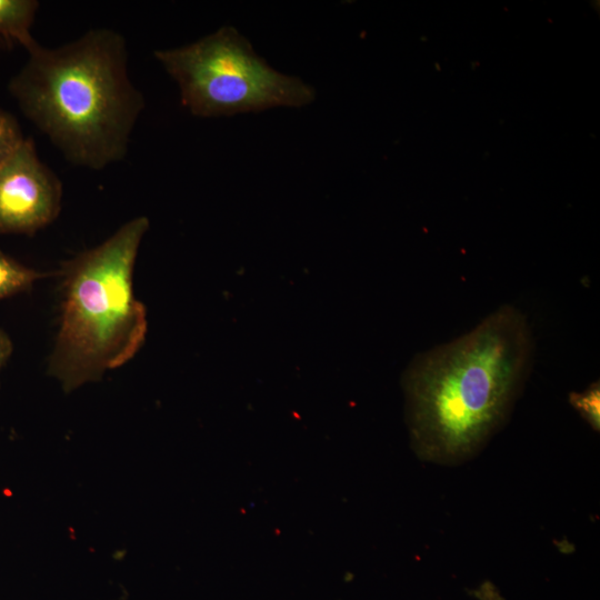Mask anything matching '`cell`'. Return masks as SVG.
Returning a JSON list of instances; mask_svg holds the SVG:
<instances>
[{
    "mask_svg": "<svg viewBox=\"0 0 600 600\" xmlns=\"http://www.w3.org/2000/svg\"><path fill=\"white\" fill-rule=\"evenodd\" d=\"M62 184L24 138L0 164V233L33 234L59 214Z\"/></svg>",
    "mask_w": 600,
    "mask_h": 600,
    "instance_id": "5",
    "label": "cell"
},
{
    "mask_svg": "<svg viewBox=\"0 0 600 600\" xmlns=\"http://www.w3.org/2000/svg\"><path fill=\"white\" fill-rule=\"evenodd\" d=\"M24 137L17 119L0 109V164L20 146Z\"/></svg>",
    "mask_w": 600,
    "mask_h": 600,
    "instance_id": "9",
    "label": "cell"
},
{
    "mask_svg": "<svg viewBox=\"0 0 600 600\" xmlns=\"http://www.w3.org/2000/svg\"><path fill=\"white\" fill-rule=\"evenodd\" d=\"M533 346L527 318L504 304L468 333L417 354L403 389L418 456L451 466L476 456L507 422Z\"/></svg>",
    "mask_w": 600,
    "mask_h": 600,
    "instance_id": "1",
    "label": "cell"
},
{
    "mask_svg": "<svg viewBox=\"0 0 600 600\" xmlns=\"http://www.w3.org/2000/svg\"><path fill=\"white\" fill-rule=\"evenodd\" d=\"M47 273L28 268L0 250V300L30 289Z\"/></svg>",
    "mask_w": 600,
    "mask_h": 600,
    "instance_id": "7",
    "label": "cell"
},
{
    "mask_svg": "<svg viewBox=\"0 0 600 600\" xmlns=\"http://www.w3.org/2000/svg\"><path fill=\"white\" fill-rule=\"evenodd\" d=\"M39 2L36 0H0V41L28 48L34 40L31 27Z\"/></svg>",
    "mask_w": 600,
    "mask_h": 600,
    "instance_id": "6",
    "label": "cell"
},
{
    "mask_svg": "<svg viewBox=\"0 0 600 600\" xmlns=\"http://www.w3.org/2000/svg\"><path fill=\"white\" fill-rule=\"evenodd\" d=\"M9 90L23 114L73 166L122 160L144 98L130 79L126 39L91 29L56 48L33 41Z\"/></svg>",
    "mask_w": 600,
    "mask_h": 600,
    "instance_id": "2",
    "label": "cell"
},
{
    "mask_svg": "<svg viewBox=\"0 0 600 600\" xmlns=\"http://www.w3.org/2000/svg\"><path fill=\"white\" fill-rule=\"evenodd\" d=\"M569 402L594 431H599V426H600L599 381L592 382L581 392H571L569 396Z\"/></svg>",
    "mask_w": 600,
    "mask_h": 600,
    "instance_id": "8",
    "label": "cell"
},
{
    "mask_svg": "<svg viewBox=\"0 0 600 600\" xmlns=\"http://www.w3.org/2000/svg\"><path fill=\"white\" fill-rule=\"evenodd\" d=\"M154 58L178 84L181 104L196 117L299 108L316 98L310 84L273 69L231 26L182 47L156 50Z\"/></svg>",
    "mask_w": 600,
    "mask_h": 600,
    "instance_id": "4",
    "label": "cell"
},
{
    "mask_svg": "<svg viewBox=\"0 0 600 600\" xmlns=\"http://www.w3.org/2000/svg\"><path fill=\"white\" fill-rule=\"evenodd\" d=\"M149 219L136 217L63 264L59 329L48 372L64 391L130 361L148 330L133 293V268Z\"/></svg>",
    "mask_w": 600,
    "mask_h": 600,
    "instance_id": "3",
    "label": "cell"
},
{
    "mask_svg": "<svg viewBox=\"0 0 600 600\" xmlns=\"http://www.w3.org/2000/svg\"><path fill=\"white\" fill-rule=\"evenodd\" d=\"M12 349L13 346L9 336L0 329V371L11 356Z\"/></svg>",
    "mask_w": 600,
    "mask_h": 600,
    "instance_id": "10",
    "label": "cell"
}]
</instances>
